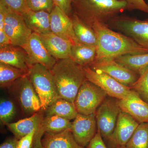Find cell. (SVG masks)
Masks as SVG:
<instances>
[{
	"label": "cell",
	"mask_w": 148,
	"mask_h": 148,
	"mask_svg": "<svg viewBox=\"0 0 148 148\" xmlns=\"http://www.w3.org/2000/svg\"><path fill=\"white\" fill-rule=\"evenodd\" d=\"M92 28L97 40L95 61L115 60L123 56L148 53V49L129 37L111 29L106 24L95 22Z\"/></svg>",
	"instance_id": "6da1fadb"
},
{
	"label": "cell",
	"mask_w": 148,
	"mask_h": 148,
	"mask_svg": "<svg viewBox=\"0 0 148 148\" xmlns=\"http://www.w3.org/2000/svg\"><path fill=\"white\" fill-rule=\"evenodd\" d=\"M72 6L73 13L92 27L95 22L107 24L113 17L129 10L128 3L119 0H73Z\"/></svg>",
	"instance_id": "7a4b0ae2"
},
{
	"label": "cell",
	"mask_w": 148,
	"mask_h": 148,
	"mask_svg": "<svg viewBox=\"0 0 148 148\" xmlns=\"http://www.w3.org/2000/svg\"><path fill=\"white\" fill-rule=\"evenodd\" d=\"M50 71L59 98L74 103L80 88L86 80L83 67L69 57L57 60Z\"/></svg>",
	"instance_id": "3957f363"
},
{
	"label": "cell",
	"mask_w": 148,
	"mask_h": 148,
	"mask_svg": "<svg viewBox=\"0 0 148 148\" xmlns=\"http://www.w3.org/2000/svg\"><path fill=\"white\" fill-rule=\"evenodd\" d=\"M37 95L42 110L45 111L59 98L53 76L50 70L37 64L31 67L28 75Z\"/></svg>",
	"instance_id": "277c9868"
},
{
	"label": "cell",
	"mask_w": 148,
	"mask_h": 148,
	"mask_svg": "<svg viewBox=\"0 0 148 148\" xmlns=\"http://www.w3.org/2000/svg\"><path fill=\"white\" fill-rule=\"evenodd\" d=\"M107 25L148 49V19L140 20L134 16L119 14L111 19Z\"/></svg>",
	"instance_id": "5b68a950"
},
{
	"label": "cell",
	"mask_w": 148,
	"mask_h": 148,
	"mask_svg": "<svg viewBox=\"0 0 148 148\" xmlns=\"http://www.w3.org/2000/svg\"><path fill=\"white\" fill-rule=\"evenodd\" d=\"M8 89L25 116L41 110L39 98L28 75L18 79Z\"/></svg>",
	"instance_id": "8992f818"
},
{
	"label": "cell",
	"mask_w": 148,
	"mask_h": 148,
	"mask_svg": "<svg viewBox=\"0 0 148 148\" xmlns=\"http://www.w3.org/2000/svg\"><path fill=\"white\" fill-rule=\"evenodd\" d=\"M107 96L101 88L86 80L80 88L74 103L78 113L88 115L95 114Z\"/></svg>",
	"instance_id": "52a82bcc"
},
{
	"label": "cell",
	"mask_w": 148,
	"mask_h": 148,
	"mask_svg": "<svg viewBox=\"0 0 148 148\" xmlns=\"http://www.w3.org/2000/svg\"><path fill=\"white\" fill-rule=\"evenodd\" d=\"M121 111L117 99L108 96L95 112L98 130L106 144L113 133Z\"/></svg>",
	"instance_id": "ba28073f"
},
{
	"label": "cell",
	"mask_w": 148,
	"mask_h": 148,
	"mask_svg": "<svg viewBox=\"0 0 148 148\" xmlns=\"http://www.w3.org/2000/svg\"><path fill=\"white\" fill-rule=\"evenodd\" d=\"M83 69L86 80L101 88L109 97L120 100L132 92L131 88L121 84L104 72L93 70L88 66Z\"/></svg>",
	"instance_id": "9c48e42d"
},
{
	"label": "cell",
	"mask_w": 148,
	"mask_h": 148,
	"mask_svg": "<svg viewBox=\"0 0 148 148\" xmlns=\"http://www.w3.org/2000/svg\"><path fill=\"white\" fill-rule=\"evenodd\" d=\"M4 30L12 45L22 47L26 44L33 33L27 27L23 15L7 8Z\"/></svg>",
	"instance_id": "30bf717a"
},
{
	"label": "cell",
	"mask_w": 148,
	"mask_h": 148,
	"mask_svg": "<svg viewBox=\"0 0 148 148\" xmlns=\"http://www.w3.org/2000/svg\"><path fill=\"white\" fill-rule=\"evenodd\" d=\"M88 66L93 70L106 73L121 84L130 88L139 77L138 74L118 63L115 60L95 61Z\"/></svg>",
	"instance_id": "8fae6325"
},
{
	"label": "cell",
	"mask_w": 148,
	"mask_h": 148,
	"mask_svg": "<svg viewBox=\"0 0 148 148\" xmlns=\"http://www.w3.org/2000/svg\"><path fill=\"white\" fill-rule=\"evenodd\" d=\"M140 123L128 114L121 111L116 126L108 143V148H123L132 137Z\"/></svg>",
	"instance_id": "7c38bea8"
},
{
	"label": "cell",
	"mask_w": 148,
	"mask_h": 148,
	"mask_svg": "<svg viewBox=\"0 0 148 148\" xmlns=\"http://www.w3.org/2000/svg\"><path fill=\"white\" fill-rule=\"evenodd\" d=\"M98 131L95 114L85 115L78 114L72 122L71 132L80 146L87 148Z\"/></svg>",
	"instance_id": "4fadbf2b"
},
{
	"label": "cell",
	"mask_w": 148,
	"mask_h": 148,
	"mask_svg": "<svg viewBox=\"0 0 148 148\" xmlns=\"http://www.w3.org/2000/svg\"><path fill=\"white\" fill-rule=\"evenodd\" d=\"M23 49L27 52L32 65L38 64L51 70L57 60L49 53L40 36L33 32Z\"/></svg>",
	"instance_id": "5bb4252c"
},
{
	"label": "cell",
	"mask_w": 148,
	"mask_h": 148,
	"mask_svg": "<svg viewBox=\"0 0 148 148\" xmlns=\"http://www.w3.org/2000/svg\"><path fill=\"white\" fill-rule=\"evenodd\" d=\"M50 14L51 32L64 39L68 40L73 45L80 43L74 33L71 17L56 5Z\"/></svg>",
	"instance_id": "9a60e30c"
},
{
	"label": "cell",
	"mask_w": 148,
	"mask_h": 148,
	"mask_svg": "<svg viewBox=\"0 0 148 148\" xmlns=\"http://www.w3.org/2000/svg\"><path fill=\"white\" fill-rule=\"evenodd\" d=\"M117 102L121 111L128 114L140 124L148 123V103L134 90H132L126 98L117 99Z\"/></svg>",
	"instance_id": "2e32d148"
},
{
	"label": "cell",
	"mask_w": 148,
	"mask_h": 148,
	"mask_svg": "<svg viewBox=\"0 0 148 148\" xmlns=\"http://www.w3.org/2000/svg\"><path fill=\"white\" fill-rule=\"evenodd\" d=\"M0 62L20 69L27 75L33 66L24 49L12 44L0 47Z\"/></svg>",
	"instance_id": "e0dca14e"
},
{
	"label": "cell",
	"mask_w": 148,
	"mask_h": 148,
	"mask_svg": "<svg viewBox=\"0 0 148 148\" xmlns=\"http://www.w3.org/2000/svg\"><path fill=\"white\" fill-rule=\"evenodd\" d=\"M72 127V122L69 120L56 115L44 116L39 131L34 138V148H41L42 138L45 133L57 134L67 130H71Z\"/></svg>",
	"instance_id": "ac0fdd59"
},
{
	"label": "cell",
	"mask_w": 148,
	"mask_h": 148,
	"mask_svg": "<svg viewBox=\"0 0 148 148\" xmlns=\"http://www.w3.org/2000/svg\"><path fill=\"white\" fill-rule=\"evenodd\" d=\"M40 35L49 52L56 60L70 57L71 42L51 32Z\"/></svg>",
	"instance_id": "d6986e66"
},
{
	"label": "cell",
	"mask_w": 148,
	"mask_h": 148,
	"mask_svg": "<svg viewBox=\"0 0 148 148\" xmlns=\"http://www.w3.org/2000/svg\"><path fill=\"white\" fill-rule=\"evenodd\" d=\"M44 117L42 113L39 111L26 118L16 122L7 123L5 125L13 133L14 137L19 140L34 130L36 131L35 136L37 135L39 131Z\"/></svg>",
	"instance_id": "ffe728a7"
},
{
	"label": "cell",
	"mask_w": 148,
	"mask_h": 148,
	"mask_svg": "<svg viewBox=\"0 0 148 148\" xmlns=\"http://www.w3.org/2000/svg\"><path fill=\"white\" fill-rule=\"evenodd\" d=\"M41 145V148H86L76 142L71 130L57 134L45 133Z\"/></svg>",
	"instance_id": "44dd1931"
},
{
	"label": "cell",
	"mask_w": 148,
	"mask_h": 148,
	"mask_svg": "<svg viewBox=\"0 0 148 148\" xmlns=\"http://www.w3.org/2000/svg\"><path fill=\"white\" fill-rule=\"evenodd\" d=\"M23 16L27 27L32 32L39 35L51 32L50 14L49 12L29 10Z\"/></svg>",
	"instance_id": "7402d4cb"
},
{
	"label": "cell",
	"mask_w": 148,
	"mask_h": 148,
	"mask_svg": "<svg viewBox=\"0 0 148 148\" xmlns=\"http://www.w3.org/2000/svg\"><path fill=\"white\" fill-rule=\"evenodd\" d=\"M96 47L78 43L72 45L70 57L78 65L84 67L95 61Z\"/></svg>",
	"instance_id": "603a6c76"
},
{
	"label": "cell",
	"mask_w": 148,
	"mask_h": 148,
	"mask_svg": "<svg viewBox=\"0 0 148 148\" xmlns=\"http://www.w3.org/2000/svg\"><path fill=\"white\" fill-rule=\"evenodd\" d=\"M75 35L80 43L96 47L97 37L93 28L73 13L71 17Z\"/></svg>",
	"instance_id": "cb8c5ba5"
},
{
	"label": "cell",
	"mask_w": 148,
	"mask_h": 148,
	"mask_svg": "<svg viewBox=\"0 0 148 148\" xmlns=\"http://www.w3.org/2000/svg\"><path fill=\"white\" fill-rule=\"evenodd\" d=\"M46 116L56 115L71 121L78 113L74 103L58 98L45 111Z\"/></svg>",
	"instance_id": "d4e9b609"
},
{
	"label": "cell",
	"mask_w": 148,
	"mask_h": 148,
	"mask_svg": "<svg viewBox=\"0 0 148 148\" xmlns=\"http://www.w3.org/2000/svg\"><path fill=\"white\" fill-rule=\"evenodd\" d=\"M115 60L127 69L140 75L148 66V53L123 56Z\"/></svg>",
	"instance_id": "484cf974"
},
{
	"label": "cell",
	"mask_w": 148,
	"mask_h": 148,
	"mask_svg": "<svg viewBox=\"0 0 148 148\" xmlns=\"http://www.w3.org/2000/svg\"><path fill=\"white\" fill-rule=\"evenodd\" d=\"M28 75L24 71L4 63L0 62V86L8 88L20 78Z\"/></svg>",
	"instance_id": "4316f807"
},
{
	"label": "cell",
	"mask_w": 148,
	"mask_h": 148,
	"mask_svg": "<svg viewBox=\"0 0 148 148\" xmlns=\"http://www.w3.org/2000/svg\"><path fill=\"white\" fill-rule=\"evenodd\" d=\"M125 148H148V123L139 124Z\"/></svg>",
	"instance_id": "83f0119b"
},
{
	"label": "cell",
	"mask_w": 148,
	"mask_h": 148,
	"mask_svg": "<svg viewBox=\"0 0 148 148\" xmlns=\"http://www.w3.org/2000/svg\"><path fill=\"white\" fill-rule=\"evenodd\" d=\"M131 88L148 103V66L141 72L138 79Z\"/></svg>",
	"instance_id": "f1b7e54d"
},
{
	"label": "cell",
	"mask_w": 148,
	"mask_h": 148,
	"mask_svg": "<svg viewBox=\"0 0 148 148\" xmlns=\"http://www.w3.org/2000/svg\"><path fill=\"white\" fill-rule=\"evenodd\" d=\"M16 114V109L12 101L1 99L0 101V120L5 125L11 123Z\"/></svg>",
	"instance_id": "f546056e"
},
{
	"label": "cell",
	"mask_w": 148,
	"mask_h": 148,
	"mask_svg": "<svg viewBox=\"0 0 148 148\" xmlns=\"http://www.w3.org/2000/svg\"><path fill=\"white\" fill-rule=\"evenodd\" d=\"M29 10L45 11L50 13L55 4L53 0H26Z\"/></svg>",
	"instance_id": "4dcf8cb0"
},
{
	"label": "cell",
	"mask_w": 148,
	"mask_h": 148,
	"mask_svg": "<svg viewBox=\"0 0 148 148\" xmlns=\"http://www.w3.org/2000/svg\"><path fill=\"white\" fill-rule=\"evenodd\" d=\"M0 3L12 11L22 15L29 10L26 0H0Z\"/></svg>",
	"instance_id": "1f68e13d"
},
{
	"label": "cell",
	"mask_w": 148,
	"mask_h": 148,
	"mask_svg": "<svg viewBox=\"0 0 148 148\" xmlns=\"http://www.w3.org/2000/svg\"><path fill=\"white\" fill-rule=\"evenodd\" d=\"M36 130L27 134L18 140L17 146L19 148H34V141Z\"/></svg>",
	"instance_id": "d6a6232c"
},
{
	"label": "cell",
	"mask_w": 148,
	"mask_h": 148,
	"mask_svg": "<svg viewBox=\"0 0 148 148\" xmlns=\"http://www.w3.org/2000/svg\"><path fill=\"white\" fill-rule=\"evenodd\" d=\"M55 5L61 8L68 16L71 17L73 15V0H53Z\"/></svg>",
	"instance_id": "836d02e7"
},
{
	"label": "cell",
	"mask_w": 148,
	"mask_h": 148,
	"mask_svg": "<svg viewBox=\"0 0 148 148\" xmlns=\"http://www.w3.org/2000/svg\"><path fill=\"white\" fill-rule=\"evenodd\" d=\"M86 148H108L98 130L95 137Z\"/></svg>",
	"instance_id": "e575fe53"
},
{
	"label": "cell",
	"mask_w": 148,
	"mask_h": 148,
	"mask_svg": "<svg viewBox=\"0 0 148 148\" xmlns=\"http://www.w3.org/2000/svg\"><path fill=\"white\" fill-rule=\"evenodd\" d=\"M132 9L148 13V6L145 0H132Z\"/></svg>",
	"instance_id": "d590c367"
},
{
	"label": "cell",
	"mask_w": 148,
	"mask_h": 148,
	"mask_svg": "<svg viewBox=\"0 0 148 148\" xmlns=\"http://www.w3.org/2000/svg\"><path fill=\"white\" fill-rule=\"evenodd\" d=\"M18 141L14 137L9 138L1 144L0 148H16Z\"/></svg>",
	"instance_id": "8d00e7d4"
},
{
	"label": "cell",
	"mask_w": 148,
	"mask_h": 148,
	"mask_svg": "<svg viewBox=\"0 0 148 148\" xmlns=\"http://www.w3.org/2000/svg\"><path fill=\"white\" fill-rule=\"evenodd\" d=\"M10 45H11V43L4 30H0V47Z\"/></svg>",
	"instance_id": "74e56055"
},
{
	"label": "cell",
	"mask_w": 148,
	"mask_h": 148,
	"mask_svg": "<svg viewBox=\"0 0 148 148\" xmlns=\"http://www.w3.org/2000/svg\"><path fill=\"white\" fill-rule=\"evenodd\" d=\"M5 16V7L0 3V30H4Z\"/></svg>",
	"instance_id": "f35d334b"
},
{
	"label": "cell",
	"mask_w": 148,
	"mask_h": 148,
	"mask_svg": "<svg viewBox=\"0 0 148 148\" xmlns=\"http://www.w3.org/2000/svg\"><path fill=\"white\" fill-rule=\"evenodd\" d=\"M121 1H125L128 3L129 5V11H132V0H119Z\"/></svg>",
	"instance_id": "ab89813d"
},
{
	"label": "cell",
	"mask_w": 148,
	"mask_h": 148,
	"mask_svg": "<svg viewBox=\"0 0 148 148\" xmlns=\"http://www.w3.org/2000/svg\"><path fill=\"white\" fill-rule=\"evenodd\" d=\"M147 5L148 6V0H147Z\"/></svg>",
	"instance_id": "60d3db41"
},
{
	"label": "cell",
	"mask_w": 148,
	"mask_h": 148,
	"mask_svg": "<svg viewBox=\"0 0 148 148\" xmlns=\"http://www.w3.org/2000/svg\"><path fill=\"white\" fill-rule=\"evenodd\" d=\"M16 148H19V147H18V146H17V147H16Z\"/></svg>",
	"instance_id": "b9f144b4"
},
{
	"label": "cell",
	"mask_w": 148,
	"mask_h": 148,
	"mask_svg": "<svg viewBox=\"0 0 148 148\" xmlns=\"http://www.w3.org/2000/svg\"></svg>",
	"instance_id": "7bdbcfd3"
}]
</instances>
